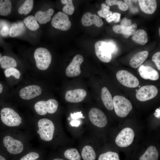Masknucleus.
<instances>
[{
	"label": "nucleus",
	"instance_id": "nucleus-14",
	"mask_svg": "<svg viewBox=\"0 0 160 160\" xmlns=\"http://www.w3.org/2000/svg\"><path fill=\"white\" fill-rule=\"evenodd\" d=\"M42 92L41 87L37 85L28 86L22 88L20 91V97L24 100H29L40 95Z\"/></svg>",
	"mask_w": 160,
	"mask_h": 160
},
{
	"label": "nucleus",
	"instance_id": "nucleus-36",
	"mask_svg": "<svg viewBox=\"0 0 160 160\" xmlns=\"http://www.w3.org/2000/svg\"><path fill=\"white\" fill-rule=\"evenodd\" d=\"M40 158L39 154L36 152H30L21 157L19 160H36Z\"/></svg>",
	"mask_w": 160,
	"mask_h": 160
},
{
	"label": "nucleus",
	"instance_id": "nucleus-42",
	"mask_svg": "<svg viewBox=\"0 0 160 160\" xmlns=\"http://www.w3.org/2000/svg\"><path fill=\"white\" fill-rule=\"evenodd\" d=\"M121 25L125 26H129L132 25V22L131 20L128 19L127 18H124L122 20Z\"/></svg>",
	"mask_w": 160,
	"mask_h": 160
},
{
	"label": "nucleus",
	"instance_id": "nucleus-5",
	"mask_svg": "<svg viewBox=\"0 0 160 160\" xmlns=\"http://www.w3.org/2000/svg\"><path fill=\"white\" fill-rule=\"evenodd\" d=\"M0 115L3 123L9 127L18 126L22 122V118L18 114L11 108H3L1 111Z\"/></svg>",
	"mask_w": 160,
	"mask_h": 160
},
{
	"label": "nucleus",
	"instance_id": "nucleus-40",
	"mask_svg": "<svg viewBox=\"0 0 160 160\" xmlns=\"http://www.w3.org/2000/svg\"><path fill=\"white\" fill-rule=\"evenodd\" d=\"M71 118L74 120H76L80 118H84L85 117L83 116V114L81 113V111L78 112L74 113H73L71 114Z\"/></svg>",
	"mask_w": 160,
	"mask_h": 160
},
{
	"label": "nucleus",
	"instance_id": "nucleus-45",
	"mask_svg": "<svg viewBox=\"0 0 160 160\" xmlns=\"http://www.w3.org/2000/svg\"><path fill=\"white\" fill-rule=\"evenodd\" d=\"M156 113H155V115L156 117H157L158 118H159L160 117V109L158 108L156 110Z\"/></svg>",
	"mask_w": 160,
	"mask_h": 160
},
{
	"label": "nucleus",
	"instance_id": "nucleus-46",
	"mask_svg": "<svg viewBox=\"0 0 160 160\" xmlns=\"http://www.w3.org/2000/svg\"><path fill=\"white\" fill-rule=\"evenodd\" d=\"M3 87L1 84L0 83V93H1L3 91Z\"/></svg>",
	"mask_w": 160,
	"mask_h": 160
},
{
	"label": "nucleus",
	"instance_id": "nucleus-20",
	"mask_svg": "<svg viewBox=\"0 0 160 160\" xmlns=\"http://www.w3.org/2000/svg\"><path fill=\"white\" fill-rule=\"evenodd\" d=\"M137 28V24L134 23L129 26H125L121 25H115L113 27L114 31L118 34H122L129 36L132 35Z\"/></svg>",
	"mask_w": 160,
	"mask_h": 160
},
{
	"label": "nucleus",
	"instance_id": "nucleus-11",
	"mask_svg": "<svg viewBox=\"0 0 160 160\" xmlns=\"http://www.w3.org/2000/svg\"><path fill=\"white\" fill-rule=\"evenodd\" d=\"M158 92L157 88L154 85L144 86L138 90L136 93V97L140 101H146L155 97Z\"/></svg>",
	"mask_w": 160,
	"mask_h": 160
},
{
	"label": "nucleus",
	"instance_id": "nucleus-29",
	"mask_svg": "<svg viewBox=\"0 0 160 160\" xmlns=\"http://www.w3.org/2000/svg\"><path fill=\"white\" fill-rule=\"evenodd\" d=\"M23 22L27 27L31 30L36 31L39 27L36 19L33 15H30L25 18Z\"/></svg>",
	"mask_w": 160,
	"mask_h": 160
},
{
	"label": "nucleus",
	"instance_id": "nucleus-37",
	"mask_svg": "<svg viewBox=\"0 0 160 160\" xmlns=\"http://www.w3.org/2000/svg\"><path fill=\"white\" fill-rule=\"evenodd\" d=\"M121 14L117 12H114L108 17L106 18V20L108 23L113 21L115 22H118L120 18Z\"/></svg>",
	"mask_w": 160,
	"mask_h": 160
},
{
	"label": "nucleus",
	"instance_id": "nucleus-12",
	"mask_svg": "<svg viewBox=\"0 0 160 160\" xmlns=\"http://www.w3.org/2000/svg\"><path fill=\"white\" fill-rule=\"evenodd\" d=\"M88 116L91 122L97 127H104L107 123L106 116L101 110L98 108L91 109L89 112Z\"/></svg>",
	"mask_w": 160,
	"mask_h": 160
},
{
	"label": "nucleus",
	"instance_id": "nucleus-26",
	"mask_svg": "<svg viewBox=\"0 0 160 160\" xmlns=\"http://www.w3.org/2000/svg\"><path fill=\"white\" fill-rule=\"evenodd\" d=\"M81 155L84 160H95L96 158V154L94 150L89 145H86L83 147Z\"/></svg>",
	"mask_w": 160,
	"mask_h": 160
},
{
	"label": "nucleus",
	"instance_id": "nucleus-48",
	"mask_svg": "<svg viewBox=\"0 0 160 160\" xmlns=\"http://www.w3.org/2000/svg\"><path fill=\"white\" fill-rule=\"evenodd\" d=\"M52 160H64L63 159L60 158H56L55 159Z\"/></svg>",
	"mask_w": 160,
	"mask_h": 160
},
{
	"label": "nucleus",
	"instance_id": "nucleus-50",
	"mask_svg": "<svg viewBox=\"0 0 160 160\" xmlns=\"http://www.w3.org/2000/svg\"><path fill=\"white\" fill-rule=\"evenodd\" d=\"M160 28H159V35H160Z\"/></svg>",
	"mask_w": 160,
	"mask_h": 160
},
{
	"label": "nucleus",
	"instance_id": "nucleus-24",
	"mask_svg": "<svg viewBox=\"0 0 160 160\" xmlns=\"http://www.w3.org/2000/svg\"><path fill=\"white\" fill-rule=\"evenodd\" d=\"M132 39L136 43L141 45H144L148 41L147 33L144 30H137L133 35Z\"/></svg>",
	"mask_w": 160,
	"mask_h": 160
},
{
	"label": "nucleus",
	"instance_id": "nucleus-31",
	"mask_svg": "<svg viewBox=\"0 0 160 160\" xmlns=\"http://www.w3.org/2000/svg\"><path fill=\"white\" fill-rule=\"evenodd\" d=\"M65 157L69 160H80L81 156L77 150L71 148L67 150L64 153Z\"/></svg>",
	"mask_w": 160,
	"mask_h": 160
},
{
	"label": "nucleus",
	"instance_id": "nucleus-32",
	"mask_svg": "<svg viewBox=\"0 0 160 160\" xmlns=\"http://www.w3.org/2000/svg\"><path fill=\"white\" fill-rule=\"evenodd\" d=\"M61 3L65 4L63 8V11L64 13L70 15H72L73 13L75 7L72 0H61Z\"/></svg>",
	"mask_w": 160,
	"mask_h": 160
},
{
	"label": "nucleus",
	"instance_id": "nucleus-43",
	"mask_svg": "<svg viewBox=\"0 0 160 160\" xmlns=\"http://www.w3.org/2000/svg\"><path fill=\"white\" fill-rule=\"evenodd\" d=\"M81 124V121L79 120H73L71 121L70 124L73 127H78Z\"/></svg>",
	"mask_w": 160,
	"mask_h": 160
},
{
	"label": "nucleus",
	"instance_id": "nucleus-2",
	"mask_svg": "<svg viewBox=\"0 0 160 160\" xmlns=\"http://www.w3.org/2000/svg\"><path fill=\"white\" fill-rule=\"evenodd\" d=\"M113 103L116 113L120 117L126 116L132 108L130 101L122 96H115L113 98Z\"/></svg>",
	"mask_w": 160,
	"mask_h": 160
},
{
	"label": "nucleus",
	"instance_id": "nucleus-23",
	"mask_svg": "<svg viewBox=\"0 0 160 160\" xmlns=\"http://www.w3.org/2000/svg\"><path fill=\"white\" fill-rule=\"evenodd\" d=\"M159 153L154 146L149 147L144 153L140 156L139 160H158Z\"/></svg>",
	"mask_w": 160,
	"mask_h": 160
},
{
	"label": "nucleus",
	"instance_id": "nucleus-3",
	"mask_svg": "<svg viewBox=\"0 0 160 160\" xmlns=\"http://www.w3.org/2000/svg\"><path fill=\"white\" fill-rule=\"evenodd\" d=\"M34 57L37 68L41 70L47 69L52 61V56L46 48L40 47L36 49L34 53Z\"/></svg>",
	"mask_w": 160,
	"mask_h": 160
},
{
	"label": "nucleus",
	"instance_id": "nucleus-28",
	"mask_svg": "<svg viewBox=\"0 0 160 160\" xmlns=\"http://www.w3.org/2000/svg\"><path fill=\"white\" fill-rule=\"evenodd\" d=\"M12 9L11 1L9 0H0V15L6 16L11 12Z\"/></svg>",
	"mask_w": 160,
	"mask_h": 160
},
{
	"label": "nucleus",
	"instance_id": "nucleus-10",
	"mask_svg": "<svg viewBox=\"0 0 160 160\" xmlns=\"http://www.w3.org/2000/svg\"><path fill=\"white\" fill-rule=\"evenodd\" d=\"M3 143L7 151L11 154H20L23 151V145L22 142L10 136H6L4 138Z\"/></svg>",
	"mask_w": 160,
	"mask_h": 160
},
{
	"label": "nucleus",
	"instance_id": "nucleus-53",
	"mask_svg": "<svg viewBox=\"0 0 160 160\" xmlns=\"http://www.w3.org/2000/svg\"><path fill=\"white\" fill-rule=\"evenodd\" d=\"M141 87L140 86H139V87Z\"/></svg>",
	"mask_w": 160,
	"mask_h": 160
},
{
	"label": "nucleus",
	"instance_id": "nucleus-27",
	"mask_svg": "<svg viewBox=\"0 0 160 160\" xmlns=\"http://www.w3.org/2000/svg\"><path fill=\"white\" fill-rule=\"evenodd\" d=\"M0 64L1 68L3 69L15 68L17 66V63L15 59L7 56H4L1 57Z\"/></svg>",
	"mask_w": 160,
	"mask_h": 160
},
{
	"label": "nucleus",
	"instance_id": "nucleus-17",
	"mask_svg": "<svg viewBox=\"0 0 160 160\" xmlns=\"http://www.w3.org/2000/svg\"><path fill=\"white\" fill-rule=\"evenodd\" d=\"M138 71L140 76L145 79L156 80L159 77V73L156 70L147 65H140Z\"/></svg>",
	"mask_w": 160,
	"mask_h": 160
},
{
	"label": "nucleus",
	"instance_id": "nucleus-33",
	"mask_svg": "<svg viewBox=\"0 0 160 160\" xmlns=\"http://www.w3.org/2000/svg\"><path fill=\"white\" fill-rule=\"evenodd\" d=\"M98 160H120L119 155L115 152L108 151L101 154Z\"/></svg>",
	"mask_w": 160,
	"mask_h": 160
},
{
	"label": "nucleus",
	"instance_id": "nucleus-4",
	"mask_svg": "<svg viewBox=\"0 0 160 160\" xmlns=\"http://www.w3.org/2000/svg\"><path fill=\"white\" fill-rule=\"evenodd\" d=\"M39 129L37 132L41 139L49 141L53 138L55 130V126L50 120L46 118L40 119L38 123Z\"/></svg>",
	"mask_w": 160,
	"mask_h": 160
},
{
	"label": "nucleus",
	"instance_id": "nucleus-54",
	"mask_svg": "<svg viewBox=\"0 0 160 160\" xmlns=\"http://www.w3.org/2000/svg\"><path fill=\"white\" fill-rule=\"evenodd\" d=\"M38 160V159H37V160Z\"/></svg>",
	"mask_w": 160,
	"mask_h": 160
},
{
	"label": "nucleus",
	"instance_id": "nucleus-44",
	"mask_svg": "<svg viewBox=\"0 0 160 160\" xmlns=\"http://www.w3.org/2000/svg\"><path fill=\"white\" fill-rule=\"evenodd\" d=\"M118 7L119 8L120 10L123 11L127 10L128 8V6L127 4L126 3L123 2Z\"/></svg>",
	"mask_w": 160,
	"mask_h": 160
},
{
	"label": "nucleus",
	"instance_id": "nucleus-35",
	"mask_svg": "<svg viewBox=\"0 0 160 160\" xmlns=\"http://www.w3.org/2000/svg\"><path fill=\"white\" fill-rule=\"evenodd\" d=\"M4 74L7 77H9L11 76H13L17 79H19L21 76L20 71L16 68L13 67L6 68L4 71Z\"/></svg>",
	"mask_w": 160,
	"mask_h": 160
},
{
	"label": "nucleus",
	"instance_id": "nucleus-21",
	"mask_svg": "<svg viewBox=\"0 0 160 160\" xmlns=\"http://www.w3.org/2000/svg\"><path fill=\"white\" fill-rule=\"evenodd\" d=\"M101 97L105 107L111 111L113 109V99L107 87H103L101 90Z\"/></svg>",
	"mask_w": 160,
	"mask_h": 160
},
{
	"label": "nucleus",
	"instance_id": "nucleus-18",
	"mask_svg": "<svg viewBox=\"0 0 160 160\" xmlns=\"http://www.w3.org/2000/svg\"><path fill=\"white\" fill-rule=\"evenodd\" d=\"M141 10L144 13L151 14L157 7V2L155 0H139L138 1Z\"/></svg>",
	"mask_w": 160,
	"mask_h": 160
},
{
	"label": "nucleus",
	"instance_id": "nucleus-39",
	"mask_svg": "<svg viewBox=\"0 0 160 160\" xmlns=\"http://www.w3.org/2000/svg\"><path fill=\"white\" fill-rule=\"evenodd\" d=\"M105 2L108 6H112L114 5H117L118 6L123 3L121 1L117 0H107Z\"/></svg>",
	"mask_w": 160,
	"mask_h": 160
},
{
	"label": "nucleus",
	"instance_id": "nucleus-51",
	"mask_svg": "<svg viewBox=\"0 0 160 160\" xmlns=\"http://www.w3.org/2000/svg\"><path fill=\"white\" fill-rule=\"evenodd\" d=\"M1 56L0 54V60L1 59Z\"/></svg>",
	"mask_w": 160,
	"mask_h": 160
},
{
	"label": "nucleus",
	"instance_id": "nucleus-38",
	"mask_svg": "<svg viewBox=\"0 0 160 160\" xmlns=\"http://www.w3.org/2000/svg\"><path fill=\"white\" fill-rule=\"evenodd\" d=\"M160 52H158L155 53L152 57V61L155 63L157 68L160 70Z\"/></svg>",
	"mask_w": 160,
	"mask_h": 160
},
{
	"label": "nucleus",
	"instance_id": "nucleus-16",
	"mask_svg": "<svg viewBox=\"0 0 160 160\" xmlns=\"http://www.w3.org/2000/svg\"><path fill=\"white\" fill-rule=\"evenodd\" d=\"M81 22L82 24L85 26H88L92 24L100 27L102 26L103 22L101 19L95 14L93 15L89 12L85 13L83 16Z\"/></svg>",
	"mask_w": 160,
	"mask_h": 160
},
{
	"label": "nucleus",
	"instance_id": "nucleus-52",
	"mask_svg": "<svg viewBox=\"0 0 160 160\" xmlns=\"http://www.w3.org/2000/svg\"><path fill=\"white\" fill-rule=\"evenodd\" d=\"M137 90H138L137 89H136V92H137Z\"/></svg>",
	"mask_w": 160,
	"mask_h": 160
},
{
	"label": "nucleus",
	"instance_id": "nucleus-9",
	"mask_svg": "<svg viewBox=\"0 0 160 160\" xmlns=\"http://www.w3.org/2000/svg\"><path fill=\"white\" fill-rule=\"evenodd\" d=\"M51 24L54 28L63 31L68 30L71 24L67 15L61 12H58L54 15Z\"/></svg>",
	"mask_w": 160,
	"mask_h": 160
},
{
	"label": "nucleus",
	"instance_id": "nucleus-30",
	"mask_svg": "<svg viewBox=\"0 0 160 160\" xmlns=\"http://www.w3.org/2000/svg\"><path fill=\"white\" fill-rule=\"evenodd\" d=\"M33 5V0H27L19 7L18 12L20 14L27 15L31 11Z\"/></svg>",
	"mask_w": 160,
	"mask_h": 160
},
{
	"label": "nucleus",
	"instance_id": "nucleus-19",
	"mask_svg": "<svg viewBox=\"0 0 160 160\" xmlns=\"http://www.w3.org/2000/svg\"><path fill=\"white\" fill-rule=\"evenodd\" d=\"M148 55L147 51L139 52L135 54L130 61L129 64L131 67L137 68L140 66L147 59Z\"/></svg>",
	"mask_w": 160,
	"mask_h": 160
},
{
	"label": "nucleus",
	"instance_id": "nucleus-6",
	"mask_svg": "<svg viewBox=\"0 0 160 160\" xmlns=\"http://www.w3.org/2000/svg\"><path fill=\"white\" fill-rule=\"evenodd\" d=\"M58 106L57 101L53 99H49L47 101H40L34 105L36 112L40 115H44L47 113L50 114L55 113L57 110Z\"/></svg>",
	"mask_w": 160,
	"mask_h": 160
},
{
	"label": "nucleus",
	"instance_id": "nucleus-13",
	"mask_svg": "<svg viewBox=\"0 0 160 160\" xmlns=\"http://www.w3.org/2000/svg\"><path fill=\"white\" fill-rule=\"evenodd\" d=\"M83 61L84 58L82 55L79 54L76 55L66 68V75L68 77H72L80 74L81 73L80 65Z\"/></svg>",
	"mask_w": 160,
	"mask_h": 160
},
{
	"label": "nucleus",
	"instance_id": "nucleus-47",
	"mask_svg": "<svg viewBox=\"0 0 160 160\" xmlns=\"http://www.w3.org/2000/svg\"><path fill=\"white\" fill-rule=\"evenodd\" d=\"M0 160H6L3 156L0 155Z\"/></svg>",
	"mask_w": 160,
	"mask_h": 160
},
{
	"label": "nucleus",
	"instance_id": "nucleus-22",
	"mask_svg": "<svg viewBox=\"0 0 160 160\" xmlns=\"http://www.w3.org/2000/svg\"><path fill=\"white\" fill-rule=\"evenodd\" d=\"M54 12V10L51 8L46 11H39L35 14V17L40 24H45L51 20V16L53 15Z\"/></svg>",
	"mask_w": 160,
	"mask_h": 160
},
{
	"label": "nucleus",
	"instance_id": "nucleus-8",
	"mask_svg": "<svg viewBox=\"0 0 160 160\" xmlns=\"http://www.w3.org/2000/svg\"><path fill=\"white\" fill-rule=\"evenodd\" d=\"M134 132L131 128H125L123 129L117 136L115 143L120 147H125L130 145L133 140Z\"/></svg>",
	"mask_w": 160,
	"mask_h": 160
},
{
	"label": "nucleus",
	"instance_id": "nucleus-49",
	"mask_svg": "<svg viewBox=\"0 0 160 160\" xmlns=\"http://www.w3.org/2000/svg\"><path fill=\"white\" fill-rule=\"evenodd\" d=\"M124 35V36H125V37H126V38H128L129 37V36L126 35Z\"/></svg>",
	"mask_w": 160,
	"mask_h": 160
},
{
	"label": "nucleus",
	"instance_id": "nucleus-34",
	"mask_svg": "<svg viewBox=\"0 0 160 160\" xmlns=\"http://www.w3.org/2000/svg\"><path fill=\"white\" fill-rule=\"evenodd\" d=\"M101 9L98 11L97 14L100 17L107 18L112 14V12L110 10V7L108 5L103 3L101 4Z\"/></svg>",
	"mask_w": 160,
	"mask_h": 160
},
{
	"label": "nucleus",
	"instance_id": "nucleus-15",
	"mask_svg": "<svg viewBox=\"0 0 160 160\" xmlns=\"http://www.w3.org/2000/svg\"><path fill=\"white\" fill-rule=\"evenodd\" d=\"M87 94L86 91L83 89L69 90L65 93V99L69 102L78 103L82 101Z\"/></svg>",
	"mask_w": 160,
	"mask_h": 160
},
{
	"label": "nucleus",
	"instance_id": "nucleus-7",
	"mask_svg": "<svg viewBox=\"0 0 160 160\" xmlns=\"http://www.w3.org/2000/svg\"><path fill=\"white\" fill-rule=\"evenodd\" d=\"M116 76L120 83L127 87L135 88L139 84L138 79L131 73L126 70H121L118 71Z\"/></svg>",
	"mask_w": 160,
	"mask_h": 160
},
{
	"label": "nucleus",
	"instance_id": "nucleus-1",
	"mask_svg": "<svg viewBox=\"0 0 160 160\" xmlns=\"http://www.w3.org/2000/svg\"><path fill=\"white\" fill-rule=\"evenodd\" d=\"M95 48L97 57L101 61L106 63L111 61L112 54L116 51V47L113 43L103 41H97L95 44Z\"/></svg>",
	"mask_w": 160,
	"mask_h": 160
},
{
	"label": "nucleus",
	"instance_id": "nucleus-41",
	"mask_svg": "<svg viewBox=\"0 0 160 160\" xmlns=\"http://www.w3.org/2000/svg\"><path fill=\"white\" fill-rule=\"evenodd\" d=\"M9 30L8 26L4 25L1 29L0 33L1 35L4 36H5L8 35L9 33Z\"/></svg>",
	"mask_w": 160,
	"mask_h": 160
},
{
	"label": "nucleus",
	"instance_id": "nucleus-25",
	"mask_svg": "<svg viewBox=\"0 0 160 160\" xmlns=\"http://www.w3.org/2000/svg\"><path fill=\"white\" fill-rule=\"evenodd\" d=\"M25 27L21 21L14 23L10 27L9 35L12 37H15L20 35L25 31Z\"/></svg>",
	"mask_w": 160,
	"mask_h": 160
}]
</instances>
